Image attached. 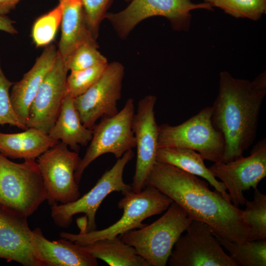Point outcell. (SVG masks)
I'll use <instances>...</instances> for the list:
<instances>
[{
  "instance_id": "1",
  "label": "cell",
  "mask_w": 266,
  "mask_h": 266,
  "mask_svg": "<svg viewBox=\"0 0 266 266\" xmlns=\"http://www.w3.org/2000/svg\"><path fill=\"white\" fill-rule=\"evenodd\" d=\"M179 205L194 220L202 222L212 233L236 242L248 241L251 230L243 210L221 193L211 191L208 183L197 176L169 164L156 162L145 182Z\"/></svg>"
},
{
  "instance_id": "2",
  "label": "cell",
  "mask_w": 266,
  "mask_h": 266,
  "mask_svg": "<svg viewBox=\"0 0 266 266\" xmlns=\"http://www.w3.org/2000/svg\"><path fill=\"white\" fill-rule=\"evenodd\" d=\"M266 94V71L251 81L234 78L227 71L220 73L218 94L211 106V121L225 140L222 162L243 157L253 143Z\"/></svg>"
},
{
  "instance_id": "3",
  "label": "cell",
  "mask_w": 266,
  "mask_h": 266,
  "mask_svg": "<svg viewBox=\"0 0 266 266\" xmlns=\"http://www.w3.org/2000/svg\"><path fill=\"white\" fill-rule=\"evenodd\" d=\"M164 214L149 225L120 234L149 266H166L174 246L193 220L173 201Z\"/></svg>"
},
{
  "instance_id": "4",
  "label": "cell",
  "mask_w": 266,
  "mask_h": 266,
  "mask_svg": "<svg viewBox=\"0 0 266 266\" xmlns=\"http://www.w3.org/2000/svg\"><path fill=\"white\" fill-rule=\"evenodd\" d=\"M118 204L123 210L121 218L109 227L101 230L78 234L61 232L62 238L84 245L95 241L118 236L128 231L141 228L146 224L145 219L160 214L166 210L173 200L155 187L145 186L140 192L130 191L124 194Z\"/></svg>"
},
{
  "instance_id": "5",
  "label": "cell",
  "mask_w": 266,
  "mask_h": 266,
  "mask_svg": "<svg viewBox=\"0 0 266 266\" xmlns=\"http://www.w3.org/2000/svg\"><path fill=\"white\" fill-rule=\"evenodd\" d=\"M46 199L36 160L17 163L0 153V205L28 217Z\"/></svg>"
},
{
  "instance_id": "6",
  "label": "cell",
  "mask_w": 266,
  "mask_h": 266,
  "mask_svg": "<svg viewBox=\"0 0 266 266\" xmlns=\"http://www.w3.org/2000/svg\"><path fill=\"white\" fill-rule=\"evenodd\" d=\"M212 107L206 106L181 124L159 126L158 148L179 147L197 151L214 163L221 162L225 147L223 135L213 127Z\"/></svg>"
},
{
  "instance_id": "7",
  "label": "cell",
  "mask_w": 266,
  "mask_h": 266,
  "mask_svg": "<svg viewBox=\"0 0 266 266\" xmlns=\"http://www.w3.org/2000/svg\"><path fill=\"white\" fill-rule=\"evenodd\" d=\"M134 155L132 150L125 153L88 193L76 200L51 205V217L56 225L67 228L71 224L74 215L83 213L87 221L84 233L96 230V214L103 200L112 192H119L124 194L132 190L131 185L124 182L123 176L126 166Z\"/></svg>"
},
{
  "instance_id": "8",
  "label": "cell",
  "mask_w": 266,
  "mask_h": 266,
  "mask_svg": "<svg viewBox=\"0 0 266 266\" xmlns=\"http://www.w3.org/2000/svg\"><path fill=\"white\" fill-rule=\"evenodd\" d=\"M134 113V100L129 98L120 111L112 116L101 118L95 126L90 144L74 173L78 184L86 168L100 156L111 153L118 159L127 151L135 147L132 128Z\"/></svg>"
},
{
  "instance_id": "9",
  "label": "cell",
  "mask_w": 266,
  "mask_h": 266,
  "mask_svg": "<svg viewBox=\"0 0 266 266\" xmlns=\"http://www.w3.org/2000/svg\"><path fill=\"white\" fill-rule=\"evenodd\" d=\"M80 159L78 152L70 150L61 142L37 158L47 194L46 200L50 205L71 202L80 197L74 173Z\"/></svg>"
},
{
  "instance_id": "10",
  "label": "cell",
  "mask_w": 266,
  "mask_h": 266,
  "mask_svg": "<svg viewBox=\"0 0 266 266\" xmlns=\"http://www.w3.org/2000/svg\"><path fill=\"white\" fill-rule=\"evenodd\" d=\"M175 243L167 263L170 266H237L224 250L208 225L192 220Z\"/></svg>"
},
{
  "instance_id": "11",
  "label": "cell",
  "mask_w": 266,
  "mask_h": 266,
  "mask_svg": "<svg viewBox=\"0 0 266 266\" xmlns=\"http://www.w3.org/2000/svg\"><path fill=\"white\" fill-rule=\"evenodd\" d=\"M203 8L212 10L207 2L196 4L192 0H132L124 10L115 13H106V18L121 37H126L142 20L154 16L169 19L177 27L189 23L190 11Z\"/></svg>"
},
{
  "instance_id": "12",
  "label": "cell",
  "mask_w": 266,
  "mask_h": 266,
  "mask_svg": "<svg viewBox=\"0 0 266 266\" xmlns=\"http://www.w3.org/2000/svg\"><path fill=\"white\" fill-rule=\"evenodd\" d=\"M123 66L117 62L108 64L99 80L83 94L74 99L81 122L92 129L99 119L118 112L117 102L121 97Z\"/></svg>"
},
{
  "instance_id": "13",
  "label": "cell",
  "mask_w": 266,
  "mask_h": 266,
  "mask_svg": "<svg viewBox=\"0 0 266 266\" xmlns=\"http://www.w3.org/2000/svg\"><path fill=\"white\" fill-rule=\"evenodd\" d=\"M208 168L224 184L233 204L237 207L244 205L246 199L243 192L257 188L266 176V139L254 145L249 156L228 163H214Z\"/></svg>"
},
{
  "instance_id": "14",
  "label": "cell",
  "mask_w": 266,
  "mask_h": 266,
  "mask_svg": "<svg viewBox=\"0 0 266 266\" xmlns=\"http://www.w3.org/2000/svg\"><path fill=\"white\" fill-rule=\"evenodd\" d=\"M156 100L155 96L144 97L138 102L133 117L132 128L137 156L135 172L131 185L132 191L135 193L145 188L147 177L157 162L159 125L154 112Z\"/></svg>"
},
{
  "instance_id": "15",
  "label": "cell",
  "mask_w": 266,
  "mask_h": 266,
  "mask_svg": "<svg viewBox=\"0 0 266 266\" xmlns=\"http://www.w3.org/2000/svg\"><path fill=\"white\" fill-rule=\"evenodd\" d=\"M68 69L59 55L41 83L29 111L27 127L47 133L55 123L67 94Z\"/></svg>"
},
{
  "instance_id": "16",
  "label": "cell",
  "mask_w": 266,
  "mask_h": 266,
  "mask_svg": "<svg viewBox=\"0 0 266 266\" xmlns=\"http://www.w3.org/2000/svg\"><path fill=\"white\" fill-rule=\"evenodd\" d=\"M27 217L0 205V258L24 266H42L33 248Z\"/></svg>"
},
{
  "instance_id": "17",
  "label": "cell",
  "mask_w": 266,
  "mask_h": 266,
  "mask_svg": "<svg viewBox=\"0 0 266 266\" xmlns=\"http://www.w3.org/2000/svg\"><path fill=\"white\" fill-rule=\"evenodd\" d=\"M58 56V49L54 44L46 46L32 67L24 74L21 80L14 82L11 87L10 97L13 107L18 118L25 126L31 104Z\"/></svg>"
},
{
  "instance_id": "18",
  "label": "cell",
  "mask_w": 266,
  "mask_h": 266,
  "mask_svg": "<svg viewBox=\"0 0 266 266\" xmlns=\"http://www.w3.org/2000/svg\"><path fill=\"white\" fill-rule=\"evenodd\" d=\"M33 232V248L42 266H97V259L81 245L63 238L51 241L36 228Z\"/></svg>"
},
{
  "instance_id": "19",
  "label": "cell",
  "mask_w": 266,
  "mask_h": 266,
  "mask_svg": "<svg viewBox=\"0 0 266 266\" xmlns=\"http://www.w3.org/2000/svg\"><path fill=\"white\" fill-rule=\"evenodd\" d=\"M61 35L58 52L66 63L73 51L86 42H97L88 24L81 1L60 0Z\"/></svg>"
},
{
  "instance_id": "20",
  "label": "cell",
  "mask_w": 266,
  "mask_h": 266,
  "mask_svg": "<svg viewBox=\"0 0 266 266\" xmlns=\"http://www.w3.org/2000/svg\"><path fill=\"white\" fill-rule=\"evenodd\" d=\"M74 99L66 94L59 115L48 134L53 139L58 142L61 140L71 150L78 152L79 145L86 146L91 140L93 130L82 123Z\"/></svg>"
},
{
  "instance_id": "21",
  "label": "cell",
  "mask_w": 266,
  "mask_h": 266,
  "mask_svg": "<svg viewBox=\"0 0 266 266\" xmlns=\"http://www.w3.org/2000/svg\"><path fill=\"white\" fill-rule=\"evenodd\" d=\"M58 142L48 134L33 128L13 133L0 131V153L12 159L36 160Z\"/></svg>"
},
{
  "instance_id": "22",
  "label": "cell",
  "mask_w": 266,
  "mask_h": 266,
  "mask_svg": "<svg viewBox=\"0 0 266 266\" xmlns=\"http://www.w3.org/2000/svg\"><path fill=\"white\" fill-rule=\"evenodd\" d=\"M157 162L172 165L184 171L205 179L215 190L231 201L224 184L217 180L204 163L198 152L187 148L162 147L157 152Z\"/></svg>"
},
{
  "instance_id": "23",
  "label": "cell",
  "mask_w": 266,
  "mask_h": 266,
  "mask_svg": "<svg viewBox=\"0 0 266 266\" xmlns=\"http://www.w3.org/2000/svg\"><path fill=\"white\" fill-rule=\"evenodd\" d=\"M81 246L93 257L110 266H149L133 247L118 236L98 240Z\"/></svg>"
},
{
  "instance_id": "24",
  "label": "cell",
  "mask_w": 266,
  "mask_h": 266,
  "mask_svg": "<svg viewBox=\"0 0 266 266\" xmlns=\"http://www.w3.org/2000/svg\"><path fill=\"white\" fill-rule=\"evenodd\" d=\"M214 235L237 266H266V238L238 243Z\"/></svg>"
},
{
  "instance_id": "25",
  "label": "cell",
  "mask_w": 266,
  "mask_h": 266,
  "mask_svg": "<svg viewBox=\"0 0 266 266\" xmlns=\"http://www.w3.org/2000/svg\"><path fill=\"white\" fill-rule=\"evenodd\" d=\"M254 200L245 199L243 219L251 230L248 241L266 238V196L257 188L254 190Z\"/></svg>"
},
{
  "instance_id": "26",
  "label": "cell",
  "mask_w": 266,
  "mask_h": 266,
  "mask_svg": "<svg viewBox=\"0 0 266 266\" xmlns=\"http://www.w3.org/2000/svg\"><path fill=\"white\" fill-rule=\"evenodd\" d=\"M62 18L60 2L48 13L37 18L33 24L32 36L37 47L47 46L54 40Z\"/></svg>"
},
{
  "instance_id": "27",
  "label": "cell",
  "mask_w": 266,
  "mask_h": 266,
  "mask_svg": "<svg viewBox=\"0 0 266 266\" xmlns=\"http://www.w3.org/2000/svg\"><path fill=\"white\" fill-rule=\"evenodd\" d=\"M236 18L257 20L266 10V0H204Z\"/></svg>"
},
{
  "instance_id": "28",
  "label": "cell",
  "mask_w": 266,
  "mask_h": 266,
  "mask_svg": "<svg viewBox=\"0 0 266 266\" xmlns=\"http://www.w3.org/2000/svg\"><path fill=\"white\" fill-rule=\"evenodd\" d=\"M108 63L74 71H70L67 76V94L76 98L85 93L101 77Z\"/></svg>"
},
{
  "instance_id": "29",
  "label": "cell",
  "mask_w": 266,
  "mask_h": 266,
  "mask_svg": "<svg viewBox=\"0 0 266 266\" xmlns=\"http://www.w3.org/2000/svg\"><path fill=\"white\" fill-rule=\"evenodd\" d=\"M98 48L97 42H86L77 47L66 63L68 70L78 71L108 63Z\"/></svg>"
},
{
  "instance_id": "30",
  "label": "cell",
  "mask_w": 266,
  "mask_h": 266,
  "mask_svg": "<svg viewBox=\"0 0 266 266\" xmlns=\"http://www.w3.org/2000/svg\"><path fill=\"white\" fill-rule=\"evenodd\" d=\"M14 82L5 75L0 62V125L9 124L22 129L27 127L19 119L13 107L10 89Z\"/></svg>"
},
{
  "instance_id": "31",
  "label": "cell",
  "mask_w": 266,
  "mask_h": 266,
  "mask_svg": "<svg viewBox=\"0 0 266 266\" xmlns=\"http://www.w3.org/2000/svg\"><path fill=\"white\" fill-rule=\"evenodd\" d=\"M110 0H82V4L89 28L97 39L100 23L104 18Z\"/></svg>"
},
{
  "instance_id": "32",
  "label": "cell",
  "mask_w": 266,
  "mask_h": 266,
  "mask_svg": "<svg viewBox=\"0 0 266 266\" xmlns=\"http://www.w3.org/2000/svg\"><path fill=\"white\" fill-rule=\"evenodd\" d=\"M14 23V21L7 16L0 15V31L10 34H17V31Z\"/></svg>"
},
{
  "instance_id": "33",
  "label": "cell",
  "mask_w": 266,
  "mask_h": 266,
  "mask_svg": "<svg viewBox=\"0 0 266 266\" xmlns=\"http://www.w3.org/2000/svg\"><path fill=\"white\" fill-rule=\"evenodd\" d=\"M21 0H0V15H6Z\"/></svg>"
},
{
  "instance_id": "34",
  "label": "cell",
  "mask_w": 266,
  "mask_h": 266,
  "mask_svg": "<svg viewBox=\"0 0 266 266\" xmlns=\"http://www.w3.org/2000/svg\"><path fill=\"white\" fill-rule=\"evenodd\" d=\"M62 0L81 1L82 0Z\"/></svg>"
},
{
  "instance_id": "35",
  "label": "cell",
  "mask_w": 266,
  "mask_h": 266,
  "mask_svg": "<svg viewBox=\"0 0 266 266\" xmlns=\"http://www.w3.org/2000/svg\"><path fill=\"white\" fill-rule=\"evenodd\" d=\"M127 1L131 0H126Z\"/></svg>"
}]
</instances>
